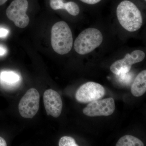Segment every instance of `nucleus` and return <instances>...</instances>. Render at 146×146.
<instances>
[{
  "label": "nucleus",
  "instance_id": "1a4fd4ad",
  "mask_svg": "<svg viewBox=\"0 0 146 146\" xmlns=\"http://www.w3.org/2000/svg\"><path fill=\"white\" fill-rule=\"evenodd\" d=\"M44 105L47 115L57 118L61 114L63 102L60 95L52 89L45 91L43 96Z\"/></svg>",
  "mask_w": 146,
  "mask_h": 146
},
{
  "label": "nucleus",
  "instance_id": "20e7f679",
  "mask_svg": "<svg viewBox=\"0 0 146 146\" xmlns=\"http://www.w3.org/2000/svg\"><path fill=\"white\" fill-rule=\"evenodd\" d=\"M29 5L28 0H13L7 9V18L16 27L23 29L28 25L30 19L26 12Z\"/></svg>",
  "mask_w": 146,
  "mask_h": 146
},
{
  "label": "nucleus",
  "instance_id": "ddd939ff",
  "mask_svg": "<svg viewBox=\"0 0 146 146\" xmlns=\"http://www.w3.org/2000/svg\"><path fill=\"white\" fill-rule=\"evenodd\" d=\"M116 146H143V143L140 139L127 135L120 138L116 144Z\"/></svg>",
  "mask_w": 146,
  "mask_h": 146
},
{
  "label": "nucleus",
  "instance_id": "412c9836",
  "mask_svg": "<svg viewBox=\"0 0 146 146\" xmlns=\"http://www.w3.org/2000/svg\"><path fill=\"white\" fill-rule=\"evenodd\" d=\"M145 1H146V0H145Z\"/></svg>",
  "mask_w": 146,
  "mask_h": 146
},
{
  "label": "nucleus",
  "instance_id": "f257e3e1",
  "mask_svg": "<svg viewBox=\"0 0 146 146\" xmlns=\"http://www.w3.org/2000/svg\"><path fill=\"white\" fill-rule=\"evenodd\" d=\"M116 12L119 23L126 30L133 32L142 27V14L133 3L127 0L123 1L118 5Z\"/></svg>",
  "mask_w": 146,
  "mask_h": 146
},
{
  "label": "nucleus",
  "instance_id": "0eeeda50",
  "mask_svg": "<svg viewBox=\"0 0 146 146\" xmlns=\"http://www.w3.org/2000/svg\"><path fill=\"white\" fill-rule=\"evenodd\" d=\"M115 109V101L110 98L91 102L84 109L83 112L89 117L108 116L113 114Z\"/></svg>",
  "mask_w": 146,
  "mask_h": 146
},
{
  "label": "nucleus",
  "instance_id": "aec40b11",
  "mask_svg": "<svg viewBox=\"0 0 146 146\" xmlns=\"http://www.w3.org/2000/svg\"><path fill=\"white\" fill-rule=\"evenodd\" d=\"M8 0H0V6L3 5Z\"/></svg>",
  "mask_w": 146,
  "mask_h": 146
},
{
  "label": "nucleus",
  "instance_id": "9b49d317",
  "mask_svg": "<svg viewBox=\"0 0 146 146\" xmlns=\"http://www.w3.org/2000/svg\"><path fill=\"white\" fill-rule=\"evenodd\" d=\"M146 91V70L138 74L131 87V93L135 97L143 96Z\"/></svg>",
  "mask_w": 146,
  "mask_h": 146
},
{
  "label": "nucleus",
  "instance_id": "9d476101",
  "mask_svg": "<svg viewBox=\"0 0 146 146\" xmlns=\"http://www.w3.org/2000/svg\"><path fill=\"white\" fill-rule=\"evenodd\" d=\"M49 5L53 10L65 9L73 16H77L80 11L77 4L73 1L65 3L64 0H49Z\"/></svg>",
  "mask_w": 146,
  "mask_h": 146
},
{
  "label": "nucleus",
  "instance_id": "f8f14e48",
  "mask_svg": "<svg viewBox=\"0 0 146 146\" xmlns=\"http://www.w3.org/2000/svg\"><path fill=\"white\" fill-rule=\"evenodd\" d=\"M20 80L18 74L12 71H3L0 74V83L5 87L13 86Z\"/></svg>",
  "mask_w": 146,
  "mask_h": 146
},
{
  "label": "nucleus",
  "instance_id": "39448f33",
  "mask_svg": "<svg viewBox=\"0 0 146 146\" xmlns=\"http://www.w3.org/2000/svg\"><path fill=\"white\" fill-rule=\"evenodd\" d=\"M40 96L34 88L27 91L20 101L18 109L20 115L23 118L31 119L36 114L39 107Z\"/></svg>",
  "mask_w": 146,
  "mask_h": 146
},
{
  "label": "nucleus",
  "instance_id": "dca6fc26",
  "mask_svg": "<svg viewBox=\"0 0 146 146\" xmlns=\"http://www.w3.org/2000/svg\"><path fill=\"white\" fill-rule=\"evenodd\" d=\"M9 31L8 30L3 28H0V37L4 38L7 36L9 34Z\"/></svg>",
  "mask_w": 146,
  "mask_h": 146
},
{
  "label": "nucleus",
  "instance_id": "6e6552de",
  "mask_svg": "<svg viewBox=\"0 0 146 146\" xmlns=\"http://www.w3.org/2000/svg\"><path fill=\"white\" fill-rule=\"evenodd\" d=\"M145 56L143 51L135 50L131 54H127L123 59L115 61L110 66V71L117 75L129 72L132 65L143 61Z\"/></svg>",
  "mask_w": 146,
  "mask_h": 146
},
{
  "label": "nucleus",
  "instance_id": "4468645a",
  "mask_svg": "<svg viewBox=\"0 0 146 146\" xmlns=\"http://www.w3.org/2000/svg\"><path fill=\"white\" fill-rule=\"evenodd\" d=\"M59 146H78L74 139L70 136H63L60 138L58 143Z\"/></svg>",
  "mask_w": 146,
  "mask_h": 146
},
{
  "label": "nucleus",
  "instance_id": "6ab92c4d",
  "mask_svg": "<svg viewBox=\"0 0 146 146\" xmlns=\"http://www.w3.org/2000/svg\"><path fill=\"white\" fill-rule=\"evenodd\" d=\"M7 145L6 142L4 139L0 137V146H6Z\"/></svg>",
  "mask_w": 146,
  "mask_h": 146
},
{
  "label": "nucleus",
  "instance_id": "f03ea898",
  "mask_svg": "<svg viewBox=\"0 0 146 146\" xmlns=\"http://www.w3.org/2000/svg\"><path fill=\"white\" fill-rule=\"evenodd\" d=\"M51 43L53 49L58 54L64 55L72 48V33L68 24L59 21L53 26L51 32Z\"/></svg>",
  "mask_w": 146,
  "mask_h": 146
},
{
  "label": "nucleus",
  "instance_id": "2eb2a0df",
  "mask_svg": "<svg viewBox=\"0 0 146 146\" xmlns=\"http://www.w3.org/2000/svg\"><path fill=\"white\" fill-rule=\"evenodd\" d=\"M129 72L120 74L117 75V78L119 82L124 85H128L132 81L133 76Z\"/></svg>",
  "mask_w": 146,
  "mask_h": 146
},
{
  "label": "nucleus",
  "instance_id": "f3484780",
  "mask_svg": "<svg viewBox=\"0 0 146 146\" xmlns=\"http://www.w3.org/2000/svg\"><path fill=\"white\" fill-rule=\"evenodd\" d=\"M82 2L89 5H94L100 2L102 0H80Z\"/></svg>",
  "mask_w": 146,
  "mask_h": 146
},
{
  "label": "nucleus",
  "instance_id": "a211bd4d",
  "mask_svg": "<svg viewBox=\"0 0 146 146\" xmlns=\"http://www.w3.org/2000/svg\"><path fill=\"white\" fill-rule=\"evenodd\" d=\"M7 52V50L3 46H0V56L4 55Z\"/></svg>",
  "mask_w": 146,
  "mask_h": 146
},
{
  "label": "nucleus",
  "instance_id": "423d86ee",
  "mask_svg": "<svg viewBox=\"0 0 146 146\" xmlns=\"http://www.w3.org/2000/svg\"><path fill=\"white\" fill-rule=\"evenodd\" d=\"M105 93V89L101 84L90 82L84 84L78 89L75 97L79 102L87 103L101 99Z\"/></svg>",
  "mask_w": 146,
  "mask_h": 146
},
{
  "label": "nucleus",
  "instance_id": "7ed1b4c3",
  "mask_svg": "<svg viewBox=\"0 0 146 146\" xmlns=\"http://www.w3.org/2000/svg\"><path fill=\"white\" fill-rule=\"evenodd\" d=\"M103 40V36L99 30L89 28L79 34L74 43V48L79 54H87L99 47Z\"/></svg>",
  "mask_w": 146,
  "mask_h": 146
}]
</instances>
